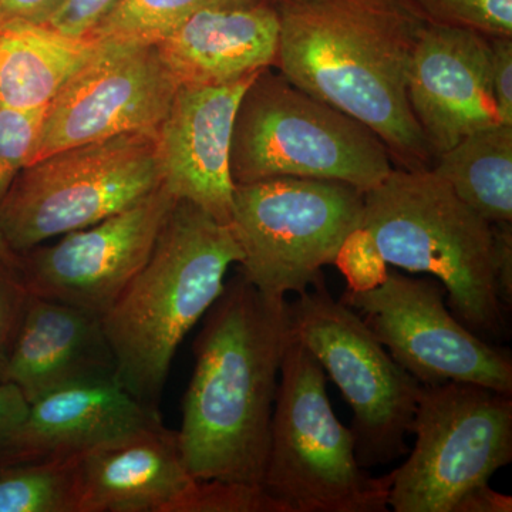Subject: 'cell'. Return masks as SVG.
Segmentation results:
<instances>
[{
    "instance_id": "1",
    "label": "cell",
    "mask_w": 512,
    "mask_h": 512,
    "mask_svg": "<svg viewBox=\"0 0 512 512\" xmlns=\"http://www.w3.org/2000/svg\"><path fill=\"white\" fill-rule=\"evenodd\" d=\"M289 302L241 274L225 282L194 342L178 447L195 480L261 487L286 349Z\"/></svg>"
},
{
    "instance_id": "2",
    "label": "cell",
    "mask_w": 512,
    "mask_h": 512,
    "mask_svg": "<svg viewBox=\"0 0 512 512\" xmlns=\"http://www.w3.org/2000/svg\"><path fill=\"white\" fill-rule=\"evenodd\" d=\"M276 66L289 82L369 127L407 170L429 143L407 97L421 23L400 0H281Z\"/></svg>"
},
{
    "instance_id": "3",
    "label": "cell",
    "mask_w": 512,
    "mask_h": 512,
    "mask_svg": "<svg viewBox=\"0 0 512 512\" xmlns=\"http://www.w3.org/2000/svg\"><path fill=\"white\" fill-rule=\"evenodd\" d=\"M241 259L228 224L178 200L146 265L104 313L117 382L150 409L160 412L175 353Z\"/></svg>"
},
{
    "instance_id": "4",
    "label": "cell",
    "mask_w": 512,
    "mask_h": 512,
    "mask_svg": "<svg viewBox=\"0 0 512 512\" xmlns=\"http://www.w3.org/2000/svg\"><path fill=\"white\" fill-rule=\"evenodd\" d=\"M362 228L386 265L429 274L446 289L451 311L480 338L504 335L493 224L431 168L392 170L363 192Z\"/></svg>"
},
{
    "instance_id": "5",
    "label": "cell",
    "mask_w": 512,
    "mask_h": 512,
    "mask_svg": "<svg viewBox=\"0 0 512 512\" xmlns=\"http://www.w3.org/2000/svg\"><path fill=\"white\" fill-rule=\"evenodd\" d=\"M229 165L235 185L312 178L362 192L382 183L394 168L389 150L369 127L303 92L271 67L242 96Z\"/></svg>"
},
{
    "instance_id": "6",
    "label": "cell",
    "mask_w": 512,
    "mask_h": 512,
    "mask_svg": "<svg viewBox=\"0 0 512 512\" xmlns=\"http://www.w3.org/2000/svg\"><path fill=\"white\" fill-rule=\"evenodd\" d=\"M325 370L292 338L282 360L262 478L282 512H384L392 473L373 477L356 457L355 434L340 423Z\"/></svg>"
},
{
    "instance_id": "7",
    "label": "cell",
    "mask_w": 512,
    "mask_h": 512,
    "mask_svg": "<svg viewBox=\"0 0 512 512\" xmlns=\"http://www.w3.org/2000/svg\"><path fill=\"white\" fill-rule=\"evenodd\" d=\"M363 210V192L338 181L235 185L228 225L241 249L239 274L265 295H301L336 265L346 239L362 228Z\"/></svg>"
},
{
    "instance_id": "8",
    "label": "cell",
    "mask_w": 512,
    "mask_h": 512,
    "mask_svg": "<svg viewBox=\"0 0 512 512\" xmlns=\"http://www.w3.org/2000/svg\"><path fill=\"white\" fill-rule=\"evenodd\" d=\"M163 184L156 133L120 134L28 165L0 201V231L15 254L106 220Z\"/></svg>"
},
{
    "instance_id": "9",
    "label": "cell",
    "mask_w": 512,
    "mask_h": 512,
    "mask_svg": "<svg viewBox=\"0 0 512 512\" xmlns=\"http://www.w3.org/2000/svg\"><path fill=\"white\" fill-rule=\"evenodd\" d=\"M412 434V453L392 471L389 507L453 512L512 461L511 394L473 383L421 386Z\"/></svg>"
},
{
    "instance_id": "10",
    "label": "cell",
    "mask_w": 512,
    "mask_h": 512,
    "mask_svg": "<svg viewBox=\"0 0 512 512\" xmlns=\"http://www.w3.org/2000/svg\"><path fill=\"white\" fill-rule=\"evenodd\" d=\"M293 338L318 359L352 407L360 466L389 464L407 451L421 384L390 356L359 313L325 281L289 302Z\"/></svg>"
},
{
    "instance_id": "11",
    "label": "cell",
    "mask_w": 512,
    "mask_h": 512,
    "mask_svg": "<svg viewBox=\"0 0 512 512\" xmlns=\"http://www.w3.org/2000/svg\"><path fill=\"white\" fill-rule=\"evenodd\" d=\"M439 281L386 272L342 301L359 313L390 356L421 386L473 383L512 394V359L467 328L446 306Z\"/></svg>"
},
{
    "instance_id": "12",
    "label": "cell",
    "mask_w": 512,
    "mask_h": 512,
    "mask_svg": "<svg viewBox=\"0 0 512 512\" xmlns=\"http://www.w3.org/2000/svg\"><path fill=\"white\" fill-rule=\"evenodd\" d=\"M177 89L156 45L100 43L47 106L30 164L120 134L156 133Z\"/></svg>"
},
{
    "instance_id": "13",
    "label": "cell",
    "mask_w": 512,
    "mask_h": 512,
    "mask_svg": "<svg viewBox=\"0 0 512 512\" xmlns=\"http://www.w3.org/2000/svg\"><path fill=\"white\" fill-rule=\"evenodd\" d=\"M177 201L161 184L127 210L16 254L26 288L103 318L146 265Z\"/></svg>"
},
{
    "instance_id": "14",
    "label": "cell",
    "mask_w": 512,
    "mask_h": 512,
    "mask_svg": "<svg viewBox=\"0 0 512 512\" xmlns=\"http://www.w3.org/2000/svg\"><path fill=\"white\" fill-rule=\"evenodd\" d=\"M407 97L433 156L481 128L501 123L491 87V45L481 33L423 25L417 33Z\"/></svg>"
},
{
    "instance_id": "15",
    "label": "cell",
    "mask_w": 512,
    "mask_h": 512,
    "mask_svg": "<svg viewBox=\"0 0 512 512\" xmlns=\"http://www.w3.org/2000/svg\"><path fill=\"white\" fill-rule=\"evenodd\" d=\"M261 72L221 86L178 87L157 130L164 187L224 224L235 188L229 165L235 116Z\"/></svg>"
},
{
    "instance_id": "16",
    "label": "cell",
    "mask_w": 512,
    "mask_h": 512,
    "mask_svg": "<svg viewBox=\"0 0 512 512\" xmlns=\"http://www.w3.org/2000/svg\"><path fill=\"white\" fill-rule=\"evenodd\" d=\"M99 379H116L100 316L30 295L0 383L15 386L29 404L60 387Z\"/></svg>"
},
{
    "instance_id": "17",
    "label": "cell",
    "mask_w": 512,
    "mask_h": 512,
    "mask_svg": "<svg viewBox=\"0 0 512 512\" xmlns=\"http://www.w3.org/2000/svg\"><path fill=\"white\" fill-rule=\"evenodd\" d=\"M279 18L261 0L194 13L157 43L177 87L221 86L276 63Z\"/></svg>"
},
{
    "instance_id": "18",
    "label": "cell",
    "mask_w": 512,
    "mask_h": 512,
    "mask_svg": "<svg viewBox=\"0 0 512 512\" xmlns=\"http://www.w3.org/2000/svg\"><path fill=\"white\" fill-rule=\"evenodd\" d=\"M79 512H178L197 480L164 424L80 456Z\"/></svg>"
},
{
    "instance_id": "19",
    "label": "cell",
    "mask_w": 512,
    "mask_h": 512,
    "mask_svg": "<svg viewBox=\"0 0 512 512\" xmlns=\"http://www.w3.org/2000/svg\"><path fill=\"white\" fill-rule=\"evenodd\" d=\"M161 424V413L137 400L117 379L87 380L29 403L20 454L22 461L82 456Z\"/></svg>"
},
{
    "instance_id": "20",
    "label": "cell",
    "mask_w": 512,
    "mask_h": 512,
    "mask_svg": "<svg viewBox=\"0 0 512 512\" xmlns=\"http://www.w3.org/2000/svg\"><path fill=\"white\" fill-rule=\"evenodd\" d=\"M100 43L64 35L42 23L0 28V103L19 110L46 109L89 62Z\"/></svg>"
},
{
    "instance_id": "21",
    "label": "cell",
    "mask_w": 512,
    "mask_h": 512,
    "mask_svg": "<svg viewBox=\"0 0 512 512\" xmlns=\"http://www.w3.org/2000/svg\"><path fill=\"white\" fill-rule=\"evenodd\" d=\"M436 158L431 170L468 207L490 224L512 221V126L481 128Z\"/></svg>"
},
{
    "instance_id": "22",
    "label": "cell",
    "mask_w": 512,
    "mask_h": 512,
    "mask_svg": "<svg viewBox=\"0 0 512 512\" xmlns=\"http://www.w3.org/2000/svg\"><path fill=\"white\" fill-rule=\"evenodd\" d=\"M80 456L23 461L0 470V512H79Z\"/></svg>"
},
{
    "instance_id": "23",
    "label": "cell",
    "mask_w": 512,
    "mask_h": 512,
    "mask_svg": "<svg viewBox=\"0 0 512 512\" xmlns=\"http://www.w3.org/2000/svg\"><path fill=\"white\" fill-rule=\"evenodd\" d=\"M256 0H120L86 37L99 43L157 45L194 13Z\"/></svg>"
},
{
    "instance_id": "24",
    "label": "cell",
    "mask_w": 512,
    "mask_h": 512,
    "mask_svg": "<svg viewBox=\"0 0 512 512\" xmlns=\"http://www.w3.org/2000/svg\"><path fill=\"white\" fill-rule=\"evenodd\" d=\"M46 109L0 106V201L32 161Z\"/></svg>"
},
{
    "instance_id": "25",
    "label": "cell",
    "mask_w": 512,
    "mask_h": 512,
    "mask_svg": "<svg viewBox=\"0 0 512 512\" xmlns=\"http://www.w3.org/2000/svg\"><path fill=\"white\" fill-rule=\"evenodd\" d=\"M178 512H282L281 507L252 485L197 480Z\"/></svg>"
},
{
    "instance_id": "26",
    "label": "cell",
    "mask_w": 512,
    "mask_h": 512,
    "mask_svg": "<svg viewBox=\"0 0 512 512\" xmlns=\"http://www.w3.org/2000/svg\"><path fill=\"white\" fill-rule=\"evenodd\" d=\"M444 20L443 25L474 30L481 35L512 36V0H423Z\"/></svg>"
},
{
    "instance_id": "27",
    "label": "cell",
    "mask_w": 512,
    "mask_h": 512,
    "mask_svg": "<svg viewBox=\"0 0 512 512\" xmlns=\"http://www.w3.org/2000/svg\"><path fill=\"white\" fill-rule=\"evenodd\" d=\"M30 295L19 271L18 255H0V370L22 325Z\"/></svg>"
},
{
    "instance_id": "28",
    "label": "cell",
    "mask_w": 512,
    "mask_h": 512,
    "mask_svg": "<svg viewBox=\"0 0 512 512\" xmlns=\"http://www.w3.org/2000/svg\"><path fill=\"white\" fill-rule=\"evenodd\" d=\"M336 265L349 279V288L375 286L386 275V262L383 261L372 238L363 228L356 229L342 249Z\"/></svg>"
},
{
    "instance_id": "29",
    "label": "cell",
    "mask_w": 512,
    "mask_h": 512,
    "mask_svg": "<svg viewBox=\"0 0 512 512\" xmlns=\"http://www.w3.org/2000/svg\"><path fill=\"white\" fill-rule=\"evenodd\" d=\"M28 402L15 386L0 383V470L23 463L20 454Z\"/></svg>"
},
{
    "instance_id": "30",
    "label": "cell",
    "mask_w": 512,
    "mask_h": 512,
    "mask_svg": "<svg viewBox=\"0 0 512 512\" xmlns=\"http://www.w3.org/2000/svg\"><path fill=\"white\" fill-rule=\"evenodd\" d=\"M119 2L120 0H66L42 25L50 26L64 35L83 37L89 35Z\"/></svg>"
},
{
    "instance_id": "31",
    "label": "cell",
    "mask_w": 512,
    "mask_h": 512,
    "mask_svg": "<svg viewBox=\"0 0 512 512\" xmlns=\"http://www.w3.org/2000/svg\"><path fill=\"white\" fill-rule=\"evenodd\" d=\"M491 87L498 117L512 126V42L511 37L491 40Z\"/></svg>"
},
{
    "instance_id": "32",
    "label": "cell",
    "mask_w": 512,
    "mask_h": 512,
    "mask_svg": "<svg viewBox=\"0 0 512 512\" xmlns=\"http://www.w3.org/2000/svg\"><path fill=\"white\" fill-rule=\"evenodd\" d=\"M494 268L498 299L504 311L512 306V234L511 222L493 224Z\"/></svg>"
},
{
    "instance_id": "33",
    "label": "cell",
    "mask_w": 512,
    "mask_h": 512,
    "mask_svg": "<svg viewBox=\"0 0 512 512\" xmlns=\"http://www.w3.org/2000/svg\"><path fill=\"white\" fill-rule=\"evenodd\" d=\"M66 0H0V28L15 22L46 23Z\"/></svg>"
},
{
    "instance_id": "34",
    "label": "cell",
    "mask_w": 512,
    "mask_h": 512,
    "mask_svg": "<svg viewBox=\"0 0 512 512\" xmlns=\"http://www.w3.org/2000/svg\"><path fill=\"white\" fill-rule=\"evenodd\" d=\"M510 495L497 493L490 485H478L460 498L453 512H511Z\"/></svg>"
},
{
    "instance_id": "35",
    "label": "cell",
    "mask_w": 512,
    "mask_h": 512,
    "mask_svg": "<svg viewBox=\"0 0 512 512\" xmlns=\"http://www.w3.org/2000/svg\"><path fill=\"white\" fill-rule=\"evenodd\" d=\"M0 255H3V256L15 255V252L10 251L8 244H6L5 238H3L2 231H0Z\"/></svg>"
},
{
    "instance_id": "36",
    "label": "cell",
    "mask_w": 512,
    "mask_h": 512,
    "mask_svg": "<svg viewBox=\"0 0 512 512\" xmlns=\"http://www.w3.org/2000/svg\"><path fill=\"white\" fill-rule=\"evenodd\" d=\"M0 106H2V103H0Z\"/></svg>"
}]
</instances>
